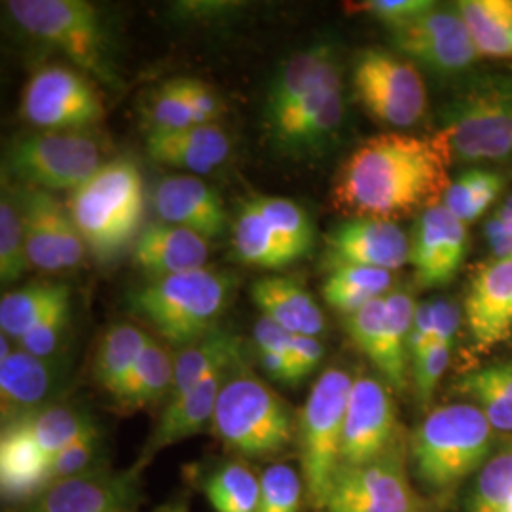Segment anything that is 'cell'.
Instances as JSON below:
<instances>
[{
  "mask_svg": "<svg viewBox=\"0 0 512 512\" xmlns=\"http://www.w3.org/2000/svg\"><path fill=\"white\" fill-rule=\"evenodd\" d=\"M321 512H421L403 450L359 467H340Z\"/></svg>",
  "mask_w": 512,
  "mask_h": 512,
  "instance_id": "obj_12",
  "label": "cell"
},
{
  "mask_svg": "<svg viewBox=\"0 0 512 512\" xmlns=\"http://www.w3.org/2000/svg\"><path fill=\"white\" fill-rule=\"evenodd\" d=\"M137 471L116 473L90 469L82 475L50 484L29 499L21 512H116L129 509Z\"/></svg>",
  "mask_w": 512,
  "mask_h": 512,
  "instance_id": "obj_18",
  "label": "cell"
},
{
  "mask_svg": "<svg viewBox=\"0 0 512 512\" xmlns=\"http://www.w3.org/2000/svg\"><path fill=\"white\" fill-rule=\"evenodd\" d=\"M486 239L494 253V260H512V196L488 220Z\"/></svg>",
  "mask_w": 512,
  "mask_h": 512,
  "instance_id": "obj_52",
  "label": "cell"
},
{
  "mask_svg": "<svg viewBox=\"0 0 512 512\" xmlns=\"http://www.w3.org/2000/svg\"><path fill=\"white\" fill-rule=\"evenodd\" d=\"M393 285V274L376 268L344 266L327 275L323 283V296L330 308L346 317L365 308L368 302L389 293Z\"/></svg>",
  "mask_w": 512,
  "mask_h": 512,
  "instance_id": "obj_38",
  "label": "cell"
},
{
  "mask_svg": "<svg viewBox=\"0 0 512 512\" xmlns=\"http://www.w3.org/2000/svg\"><path fill=\"white\" fill-rule=\"evenodd\" d=\"M492 431L484 412L458 403L433 410L410 437L414 475L431 492H448L475 473L492 448Z\"/></svg>",
  "mask_w": 512,
  "mask_h": 512,
  "instance_id": "obj_5",
  "label": "cell"
},
{
  "mask_svg": "<svg viewBox=\"0 0 512 512\" xmlns=\"http://www.w3.org/2000/svg\"><path fill=\"white\" fill-rule=\"evenodd\" d=\"M465 319L480 353L511 338L512 260H494L476 270L465 296Z\"/></svg>",
  "mask_w": 512,
  "mask_h": 512,
  "instance_id": "obj_19",
  "label": "cell"
},
{
  "mask_svg": "<svg viewBox=\"0 0 512 512\" xmlns=\"http://www.w3.org/2000/svg\"><path fill=\"white\" fill-rule=\"evenodd\" d=\"M251 200L268 222L270 230L298 260L310 253L315 239L313 224L298 203L277 196H253Z\"/></svg>",
  "mask_w": 512,
  "mask_h": 512,
  "instance_id": "obj_41",
  "label": "cell"
},
{
  "mask_svg": "<svg viewBox=\"0 0 512 512\" xmlns=\"http://www.w3.org/2000/svg\"><path fill=\"white\" fill-rule=\"evenodd\" d=\"M234 285L236 275L202 268L154 277L129 294V304L133 313L152 325L169 346L183 349L217 330Z\"/></svg>",
  "mask_w": 512,
  "mask_h": 512,
  "instance_id": "obj_2",
  "label": "cell"
},
{
  "mask_svg": "<svg viewBox=\"0 0 512 512\" xmlns=\"http://www.w3.org/2000/svg\"><path fill=\"white\" fill-rule=\"evenodd\" d=\"M175 84L184 97L196 124H215L222 112L219 95L196 78H175Z\"/></svg>",
  "mask_w": 512,
  "mask_h": 512,
  "instance_id": "obj_51",
  "label": "cell"
},
{
  "mask_svg": "<svg viewBox=\"0 0 512 512\" xmlns=\"http://www.w3.org/2000/svg\"><path fill=\"white\" fill-rule=\"evenodd\" d=\"M147 152L158 164L205 175L226 162L230 139L217 124H196L177 131L148 133Z\"/></svg>",
  "mask_w": 512,
  "mask_h": 512,
  "instance_id": "obj_25",
  "label": "cell"
},
{
  "mask_svg": "<svg viewBox=\"0 0 512 512\" xmlns=\"http://www.w3.org/2000/svg\"><path fill=\"white\" fill-rule=\"evenodd\" d=\"M353 378L344 368L325 370L298 410L296 442L306 499L323 507L342 467V440Z\"/></svg>",
  "mask_w": 512,
  "mask_h": 512,
  "instance_id": "obj_6",
  "label": "cell"
},
{
  "mask_svg": "<svg viewBox=\"0 0 512 512\" xmlns=\"http://www.w3.org/2000/svg\"><path fill=\"white\" fill-rule=\"evenodd\" d=\"M389 31L401 54L435 73H461L480 57L456 4H435L418 18Z\"/></svg>",
  "mask_w": 512,
  "mask_h": 512,
  "instance_id": "obj_14",
  "label": "cell"
},
{
  "mask_svg": "<svg viewBox=\"0 0 512 512\" xmlns=\"http://www.w3.org/2000/svg\"><path fill=\"white\" fill-rule=\"evenodd\" d=\"M116 512H129V509H122V511H116Z\"/></svg>",
  "mask_w": 512,
  "mask_h": 512,
  "instance_id": "obj_58",
  "label": "cell"
},
{
  "mask_svg": "<svg viewBox=\"0 0 512 512\" xmlns=\"http://www.w3.org/2000/svg\"><path fill=\"white\" fill-rule=\"evenodd\" d=\"M503 512H512V501H511V505H509V507H507V509H505V511Z\"/></svg>",
  "mask_w": 512,
  "mask_h": 512,
  "instance_id": "obj_57",
  "label": "cell"
},
{
  "mask_svg": "<svg viewBox=\"0 0 512 512\" xmlns=\"http://www.w3.org/2000/svg\"><path fill=\"white\" fill-rule=\"evenodd\" d=\"M31 260L27 255L25 224L19 196L4 190L0 202V283L14 285L27 270Z\"/></svg>",
  "mask_w": 512,
  "mask_h": 512,
  "instance_id": "obj_42",
  "label": "cell"
},
{
  "mask_svg": "<svg viewBox=\"0 0 512 512\" xmlns=\"http://www.w3.org/2000/svg\"><path fill=\"white\" fill-rule=\"evenodd\" d=\"M338 73V65L329 46H313L294 54L274 78L266 97L268 126L296 107Z\"/></svg>",
  "mask_w": 512,
  "mask_h": 512,
  "instance_id": "obj_27",
  "label": "cell"
},
{
  "mask_svg": "<svg viewBox=\"0 0 512 512\" xmlns=\"http://www.w3.org/2000/svg\"><path fill=\"white\" fill-rule=\"evenodd\" d=\"M65 368L59 361L42 359L25 349L14 351L0 359V404L4 423L37 412L59 389Z\"/></svg>",
  "mask_w": 512,
  "mask_h": 512,
  "instance_id": "obj_21",
  "label": "cell"
},
{
  "mask_svg": "<svg viewBox=\"0 0 512 512\" xmlns=\"http://www.w3.org/2000/svg\"><path fill=\"white\" fill-rule=\"evenodd\" d=\"M88 251L97 260L120 255L143 230L145 184L139 165L118 158L78 188L67 205Z\"/></svg>",
  "mask_w": 512,
  "mask_h": 512,
  "instance_id": "obj_3",
  "label": "cell"
},
{
  "mask_svg": "<svg viewBox=\"0 0 512 512\" xmlns=\"http://www.w3.org/2000/svg\"><path fill=\"white\" fill-rule=\"evenodd\" d=\"M256 357H258V363L262 366L264 374L270 380H274L277 384L298 385L293 366L285 355L275 353L270 349L256 348Z\"/></svg>",
  "mask_w": 512,
  "mask_h": 512,
  "instance_id": "obj_55",
  "label": "cell"
},
{
  "mask_svg": "<svg viewBox=\"0 0 512 512\" xmlns=\"http://www.w3.org/2000/svg\"><path fill=\"white\" fill-rule=\"evenodd\" d=\"M416 308L414 296L406 289L385 294L384 349L376 368L395 391H404L408 384V340Z\"/></svg>",
  "mask_w": 512,
  "mask_h": 512,
  "instance_id": "obj_31",
  "label": "cell"
},
{
  "mask_svg": "<svg viewBox=\"0 0 512 512\" xmlns=\"http://www.w3.org/2000/svg\"><path fill=\"white\" fill-rule=\"evenodd\" d=\"M512 501V448L488 459L476 476L469 512H503Z\"/></svg>",
  "mask_w": 512,
  "mask_h": 512,
  "instance_id": "obj_43",
  "label": "cell"
},
{
  "mask_svg": "<svg viewBox=\"0 0 512 512\" xmlns=\"http://www.w3.org/2000/svg\"><path fill=\"white\" fill-rule=\"evenodd\" d=\"M21 116L44 131H84L103 120L105 105L84 74L50 65L29 78Z\"/></svg>",
  "mask_w": 512,
  "mask_h": 512,
  "instance_id": "obj_11",
  "label": "cell"
},
{
  "mask_svg": "<svg viewBox=\"0 0 512 512\" xmlns=\"http://www.w3.org/2000/svg\"><path fill=\"white\" fill-rule=\"evenodd\" d=\"M446 152L433 137L401 131L368 137L348 156L332 184V203L353 217L391 220L439 205L446 194Z\"/></svg>",
  "mask_w": 512,
  "mask_h": 512,
  "instance_id": "obj_1",
  "label": "cell"
},
{
  "mask_svg": "<svg viewBox=\"0 0 512 512\" xmlns=\"http://www.w3.org/2000/svg\"><path fill=\"white\" fill-rule=\"evenodd\" d=\"M203 492L217 512H260V476L241 461L207 476Z\"/></svg>",
  "mask_w": 512,
  "mask_h": 512,
  "instance_id": "obj_39",
  "label": "cell"
},
{
  "mask_svg": "<svg viewBox=\"0 0 512 512\" xmlns=\"http://www.w3.org/2000/svg\"><path fill=\"white\" fill-rule=\"evenodd\" d=\"M173 380L175 357L171 355V349L167 348V344H162L160 340L150 336L141 359L133 366L124 384L112 393V399L124 414H131L162 399L167 401Z\"/></svg>",
  "mask_w": 512,
  "mask_h": 512,
  "instance_id": "obj_28",
  "label": "cell"
},
{
  "mask_svg": "<svg viewBox=\"0 0 512 512\" xmlns=\"http://www.w3.org/2000/svg\"><path fill=\"white\" fill-rule=\"evenodd\" d=\"M10 175L44 192H71L103 167L99 143L86 131H38L18 139L6 158Z\"/></svg>",
  "mask_w": 512,
  "mask_h": 512,
  "instance_id": "obj_9",
  "label": "cell"
},
{
  "mask_svg": "<svg viewBox=\"0 0 512 512\" xmlns=\"http://www.w3.org/2000/svg\"><path fill=\"white\" fill-rule=\"evenodd\" d=\"M452 160L480 162L512 158V80L480 78L442 112V128L431 135Z\"/></svg>",
  "mask_w": 512,
  "mask_h": 512,
  "instance_id": "obj_7",
  "label": "cell"
},
{
  "mask_svg": "<svg viewBox=\"0 0 512 512\" xmlns=\"http://www.w3.org/2000/svg\"><path fill=\"white\" fill-rule=\"evenodd\" d=\"M93 429V421L82 410L50 404L18 420L4 423L2 431L33 442L40 452L52 458L55 452L67 448Z\"/></svg>",
  "mask_w": 512,
  "mask_h": 512,
  "instance_id": "obj_29",
  "label": "cell"
},
{
  "mask_svg": "<svg viewBox=\"0 0 512 512\" xmlns=\"http://www.w3.org/2000/svg\"><path fill=\"white\" fill-rule=\"evenodd\" d=\"M209 253L207 239L164 220L143 226L131 251L135 266L152 275V279L202 270Z\"/></svg>",
  "mask_w": 512,
  "mask_h": 512,
  "instance_id": "obj_22",
  "label": "cell"
},
{
  "mask_svg": "<svg viewBox=\"0 0 512 512\" xmlns=\"http://www.w3.org/2000/svg\"><path fill=\"white\" fill-rule=\"evenodd\" d=\"M435 334V300L423 302L416 308L412 334L408 340V355L414 361L425 349L431 348Z\"/></svg>",
  "mask_w": 512,
  "mask_h": 512,
  "instance_id": "obj_54",
  "label": "cell"
},
{
  "mask_svg": "<svg viewBox=\"0 0 512 512\" xmlns=\"http://www.w3.org/2000/svg\"><path fill=\"white\" fill-rule=\"evenodd\" d=\"M323 355H325V351L317 338L293 334L289 361L293 366L298 384H302L311 372L317 370V366L321 365V361H323Z\"/></svg>",
  "mask_w": 512,
  "mask_h": 512,
  "instance_id": "obj_53",
  "label": "cell"
},
{
  "mask_svg": "<svg viewBox=\"0 0 512 512\" xmlns=\"http://www.w3.org/2000/svg\"><path fill=\"white\" fill-rule=\"evenodd\" d=\"M251 298L262 317H268L281 329L302 336H321L325 315L302 283L287 275H268L253 283Z\"/></svg>",
  "mask_w": 512,
  "mask_h": 512,
  "instance_id": "obj_26",
  "label": "cell"
},
{
  "mask_svg": "<svg viewBox=\"0 0 512 512\" xmlns=\"http://www.w3.org/2000/svg\"><path fill=\"white\" fill-rule=\"evenodd\" d=\"M346 330L355 346L365 353L374 366L378 365L384 349L385 294L368 302L365 308L348 315Z\"/></svg>",
  "mask_w": 512,
  "mask_h": 512,
  "instance_id": "obj_45",
  "label": "cell"
},
{
  "mask_svg": "<svg viewBox=\"0 0 512 512\" xmlns=\"http://www.w3.org/2000/svg\"><path fill=\"white\" fill-rule=\"evenodd\" d=\"M302 495V473L287 463H275L260 476V512H298Z\"/></svg>",
  "mask_w": 512,
  "mask_h": 512,
  "instance_id": "obj_44",
  "label": "cell"
},
{
  "mask_svg": "<svg viewBox=\"0 0 512 512\" xmlns=\"http://www.w3.org/2000/svg\"><path fill=\"white\" fill-rule=\"evenodd\" d=\"M154 512H186V509L183 505H165V507H160Z\"/></svg>",
  "mask_w": 512,
  "mask_h": 512,
  "instance_id": "obj_56",
  "label": "cell"
},
{
  "mask_svg": "<svg viewBox=\"0 0 512 512\" xmlns=\"http://www.w3.org/2000/svg\"><path fill=\"white\" fill-rule=\"evenodd\" d=\"M150 334L131 323L112 325L101 338L93 357V380L107 393H114L147 349Z\"/></svg>",
  "mask_w": 512,
  "mask_h": 512,
  "instance_id": "obj_33",
  "label": "cell"
},
{
  "mask_svg": "<svg viewBox=\"0 0 512 512\" xmlns=\"http://www.w3.org/2000/svg\"><path fill=\"white\" fill-rule=\"evenodd\" d=\"M10 16L31 37L69 55L80 71L114 82L109 37L99 10L86 0H10Z\"/></svg>",
  "mask_w": 512,
  "mask_h": 512,
  "instance_id": "obj_8",
  "label": "cell"
},
{
  "mask_svg": "<svg viewBox=\"0 0 512 512\" xmlns=\"http://www.w3.org/2000/svg\"><path fill=\"white\" fill-rule=\"evenodd\" d=\"M401 448V427L389 389L380 380H353L342 440V467H359Z\"/></svg>",
  "mask_w": 512,
  "mask_h": 512,
  "instance_id": "obj_13",
  "label": "cell"
},
{
  "mask_svg": "<svg viewBox=\"0 0 512 512\" xmlns=\"http://www.w3.org/2000/svg\"><path fill=\"white\" fill-rule=\"evenodd\" d=\"M148 124L152 131H177V129L196 126L194 116L188 109L183 95L179 92L175 80H169L160 86V90L154 93L150 99L147 110Z\"/></svg>",
  "mask_w": 512,
  "mask_h": 512,
  "instance_id": "obj_46",
  "label": "cell"
},
{
  "mask_svg": "<svg viewBox=\"0 0 512 512\" xmlns=\"http://www.w3.org/2000/svg\"><path fill=\"white\" fill-rule=\"evenodd\" d=\"M467 243V224L442 203L425 209L410 238V264L421 289L452 283L467 255Z\"/></svg>",
  "mask_w": 512,
  "mask_h": 512,
  "instance_id": "obj_17",
  "label": "cell"
},
{
  "mask_svg": "<svg viewBox=\"0 0 512 512\" xmlns=\"http://www.w3.org/2000/svg\"><path fill=\"white\" fill-rule=\"evenodd\" d=\"M456 8L480 57L511 59L512 0H459Z\"/></svg>",
  "mask_w": 512,
  "mask_h": 512,
  "instance_id": "obj_34",
  "label": "cell"
},
{
  "mask_svg": "<svg viewBox=\"0 0 512 512\" xmlns=\"http://www.w3.org/2000/svg\"><path fill=\"white\" fill-rule=\"evenodd\" d=\"M152 205L160 219L196 232L207 241L224 236L228 215L219 194L192 175L167 177L154 186Z\"/></svg>",
  "mask_w": 512,
  "mask_h": 512,
  "instance_id": "obj_20",
  "label": "cell"
},
{
  "mask_svg": "<svg viewBox=\"0 0 512 512\" xmlns=\"http://www.w3.org/2000/svg\"><path fill=\"white\" fill-rule=\"evenodd\" d=\"M50 456L29 440L4 433L0 437V488L6 499H31L46 488Z\"/></svg>",
  "mask_w": 512,
  "mask_h": 512,
  "instance_id": "obj_35",
  "label": "cell"
},
{
  "mask_svg": "<svg viewBox=\"0 0 512 512\" xmlns=\"http://www.w3.org/2000/svg\"><path fill=\"white\" fill-rule=\"evenodd\" d=\"M232 368L234 365L220 366L211 374H207L200 384L192 387L183 399L165 404L160 421L143 448L141 459L133 467L137 473L156 454H160L162 450L181 442V440L198 435L207 423H211L220 387L224 384V380Z\"/></svg>",
  "mask_w": 512,
  "mask_h": 512,
  "instance_id": "obj_23",
  "label": "cell"
},
{
  "mask_svg": "<svg viewBox=\"0 0 512 512\" xmlns=\"http://www.w3.org/2000/svg\"><path fill=\"white\" fill-rule=\"evenodd\" d=\"M99 448V431L97 427L84 437L71 442L67 448L55 452L48 461L46 469V488L55 482L82 475L93 469L92 463Z\"/></svg>",
  "mask_w": 512,
  "mask_h": 512,
  "instance_id": "obj_47",
  "label": "cell"
},
{
  "mask_svg": "<svg viewBox=\"0 0 512 512\" xmlns=\"http://www.w3.org/2000/svg\"><path fill=\"white\" fill-rule=\"evenodd\" d=\"M69 317L71 298H65L38 323L35 329L29 330L21 340H18L19 348L42 359H52L59 351L63 334L69 327Z\"/></svg>",
  "mask_w": 512,
  "mask_h": 512,
  "instance_id": "obj_48",
  "label": "cell"
},
{
  "mask_svg": "<svg viewBox=\"0 0 512 512\" xmlns=\"http://www.w3.org/2000/svg\"><path fill=\"white\" fill-rule=\"evenodd\" d=\"M450 351H452V346H448V344H435V346L425 349L420 357H416L412 361L416 395L423 406L429 404L433 393L439 387L442 376L446 374V368L450 365Z\"/></svg>",
  "mask_w": 512,
  "mask_h": 512,
  "instance_id": "obj_50",
  "label": "cell"
},
{
  "mask_svg": "<svg viewBox=\"0 0 512 512\" xmlns=\"http://www.w3.org/2000/svg\"><path fill=\"white\" fill-rule=\"evenodd\" d=\"M298 414L256 374L239 366L220 387L211 429L230 450L245 458L283 454L296 435Z\"/></svg>",
  "mask_w": 512,
  "mask_h": 512,
  "instance_id": "obj_4",
  "label": "cell"
},
{
  "mask_svg": "<svg viewBox=\"0 0 512 512\" xmlns=\"http://www.w3.org/2000/svg\"><path fill=\"white\" fill-rule=\"evenodd\" d=\"M410 264V238L393 220L353 217L325 238L323 266L332 272L344 266L393 272Z\"/></svg>",
  "mask_w": 512,
  "mask_h": 512,
  "instance_id": "obj_16",
  "label": "cell"
},
{
  "mask_svg": "<svg viewBox=\"0 0 512 512\" xmlns=\"http://www.w3.org/2000/svg\"><path fill=\"white\" fill-rule=\"evenodd\" d=\"M342 116V82L336 74L268 128L281 147L298 150L325 141L340 126Z\"/></svg>",
  "mask_w": 512,
  "mask_h": 512,
  "instance_id": "obj_24",
  "label": "cell"
},
{
  "mask_svg": "<svg viewBox=\"0 0 512 512\" xmlns=\"http://www.w3.org/2000/svg\"><path fill=\"white\" fill-rule=\"evenodd\" d=\"M19 203L31 266L46 274L78 268L88 247L69 209L37 188L19 194Z\"/></svg>",
  "mask_w": 512,
  "mask_h": 512,
  "instance_id": "obj_15",
  "label": "cell"
},
{
  "mask_svg": "<svg viewBox=\"0 0 512 512\" xmlns=\"http://www.w3.org/2000/svg\"><path fill=\"white\" fill-rule=\"evenodd\" d=\"M437 2L431 0H366L346 4L349 12L366 14L385 23L389 29L408 23L410 19L418 18Z\"/></svg>",
  "mask_w": 512,
  "mask_h": 512,
  "instance_id": "obj_49",
  "label": "cell"
},
{
  "mask_svg": "<svg viewBox=\"0 0 512 512\" xmlns=\"http://www.w3.org/2000/svg\"><path fill=\"white\" fill-rule=\"evenodd\" d=\"M241 342L226 330H213L202 340L186 346L175 357V380L165 404L175 403L220 366L236 365Z\"/></svg>",
  "mask_w": 512,
  "mask_h": 512,
  "instance_id": "obj_30",
  "label": "cell"
},
{
  "mask_svg": "<svg viewBox=\"0 0 512 512\" xmlns=\"http://www.w3.org/2000/svg\"><path fill=\"white\" fill-rule=\"evenodd\" d=\"M353 90L376 120L393 128L414 126L427 109V90L418 69L384 50H363L353 65Z\"/></svg>",
  "mask_w": 512,
  "mask_h": 512,
  "instance_id": "obj_10",
  "label": "cell"
},
{
  "mask_svg": "<svg viewBox=\"0 0 512 512\" xmlns=\"http://www.w3.org/2000/svg\"><path fill=\"white\" fill-rule=\"evenodd\" d=\"M505 186L501 175L486 169H469L448 186L442 205L463 224L480 219Z\"/></svg>",
  "mask_w": 512,
  "mask_h": 512,
  "instance_id": "obj_40",
  "label": "cell"
},
{
  "mask_svg": "<svg viewBox=\"0 0 512 512\" xmlns=\"http://www.w3.org/2000/svg\"><path fill=\"white\" fill-rule=\"evenodd\" d=\"M456 389L478 404L495 431L512 433V361L473 370Z\"/></svg>",
  "mask_w": 512,
  "mask_h": 512,
  "instance_id": "obj_36",
  "label": "cell"
},
{
  "mask_svg": "<svg viewBox=\"0 0 512 512\" xmlns=\"http://www.w3.org/2000/svg\"><path fill=\"white\" fill-rule=\"evenodd\" d=\"M65 298H71V291L61 283H31L4 294L0 300L2 334L21 340Z\"/></svg>",
  "mask_w": 512,
  "mask_h": 512,
  "instance_id": "obj_37",
  "label": "cell"
},
{
  "mask_svg": "<svg viewBox=\"0 0 512 512\" xmlns=\"http://www.w3.org/2000/svg\"><path fill=\"white\" fill-rule=\"evenodd\" d=\"M234 255L241 264L258 270H281L298 258L270 230L253 200L241 205L232 232Z\"/></svg>",
  "mask_w": 512,
  "mask_h": 512,
  "instance_id": "obj_32",
  "label": "cell"
}]
</instances>
